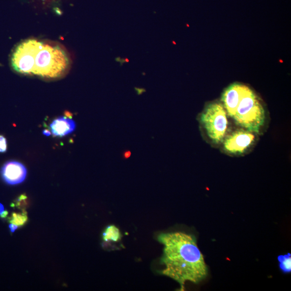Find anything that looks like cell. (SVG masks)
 <instances>
[{
    "instance_id": "obj_3",
    "label": "cell",
    "mask_w": 291,
    "mask_h": 291,
    "mask_svg": "<svg viewBox=\"0 0 291 291\" xmlns=\"http://www.w3.org/2000/svg\"><path fill=\"white\" fill-rule=\"evenodd\" d=\"M265 117L264 108L258 97L244 85L232 118L244 130L258 133L264 125Z\"/></svg>"
},
{
    "instance_id": "obj_7",
    "label": "cell",
    "mask_w": 291,
    "mask_h": 291,
    "mask_svg": "<svg viewBox=\"0 0 291 291\" xmlns=\"http://www.w3.org/2000/svg\"><path fill=\"white\" fill-rule=\"evenodd\" d=\"M76 122L71 118L61 116L54 119L50 124V132L55 137H63L73 132Z\"/></svg>"
},
{
    "instance_id": "obj_5",
    "label": "cell",
    "mask_w": 291,
    "mask_h": 291,
    "mask_svg": "<svg viewBox=\"0 0 291 291\" xmlns=\"http://www.w3.org/2000/svg\"><path fill=\"white\" fill-rule=\"evenodd\" d=\"M254 133L246 130L236 131L223 140V148L230 154H242L254 141Z\"/></svg>"
},
{
    "instance_id": "obj_6",
    "label": "cell",
    "mask_w": 291,
    "mask_h": 291,
    "mask_svg": "<svg viewBox=\"0 0 291 291\" xmlns=\"http://www.w3.org/2000/svg\"><path fill=\"white\" fill-rule=\"evenodd\" d=\"M27 174L25 167L20 162H6L1 169L3 180L9 185H16L25 181Z\"/></svg>"
},
{
    "instance_id": "obj_12",
    "label": "cell",
    "mask_w": 291,
    "mask_h": 291,
    "mask_svg": "<svg viewBox=\"0 0 291 291\" xmlns=\"http://www.w3.org/2000/svg\"><path fill=\"white\" fill-rule=\"evenodd\" d=\"M7 150V141L3 135H0V153H5Z\"/></svg>"
},
{
    "instance_id": "obj_17",
    "label": "cell",
    "mask_w": 291,
    "mask_h": 291,
    "mask_svg": "<svg viewBox=\"0 0 291 291\" xmlns=\"http://www.w3.org/2000/svg\"><path fill=\"white\" fill-rule=\"evenodd\" d=\"M4 211V207L1 203H0V214Z\"/></svg>"
},
{
    "instance_id": "obj_15",
    "label": "cell",
    "mask_w": 291,
    "mask_h": 291,
    "mask_svg": "<svg viewBox=\"0 0 291 291\" xmlns=\"http://www.w3.org/2000/svg\"><path fill=\"white\" fill-rule=\"evenodd\" d=\"M131 152H130V151H127V152H125V153H124V157L126 158V159H127V158H128V157L131 156Z\"/></svg>"
},
{
    "instance_id": "obj_4",
    "label": "cell",
    "mask_w": 291,
    "mask_h": 291,
    "mask_svg": "<svg viewBox=\"0 0 291 291\" xmlns=\"http://www.w3.org/2000/svg\"><path fill=\"white\" fill-rule=\"evenodd\" d=\"M200 121L212 142L218 144L223 141L228 130V114L222 104L212 103L204 108Z\"/></svg>"
},
{
    "instance_id": "obj_9",
    "label": "cell",
    "mask_w": 291,
    "mask_h": 291,
    "mask_svg": "<svg viewBox=\"0 0 291 291\" xmlns=\"http://www.w3.org/2000/svg\"><path fill=\"white\" fill-rule=\"evenodd\" d=\"M279 267L284 273H290L291 271V256L290 253L280 255L278 257Z\"/></svg>"
},
{
    "instance_id": "obj_1",
    "label": "cell",
    "mask_w": 291,
    "mask_h": 291,
    "mask_svg": "<svg viewBox=\"0 0 291 291\" xmlns=\"http://www.w3.org/2000/svg\"><path fill=\"white\" fill-rule=\"evenodd\" d=\"M158 240L164 246L161 273L177 281L184 290L187 281L198 284L208 275L204 257L193 235L182 232L163 233Z\"/></svg>"
},
{
    "instance_id": "obj_10",
    "label": "cell",
    "mask_w": 291,
    "mask_h": 291,
    "mask_svg": "<svg viewBox=\"0 0 291 291\" xmlns=\"http://www.w3.org/2000/svg\"><path fill=\"white\" fill-rule=\"evenodd\" d=\"M28 221V216L26 211H23L21 213H12L9 218V222L18 227H22L25 225Z\"/></svg>"
},
{
    "instance_id": "obj_2",
    "label": "cell",
    "mask_w": 291,
    "mask_h": 291,
    "mask_svg": "<svg viewBox=\"0 0 291 291\" xmlns=\"http://www.w3.org/2000/svg\"><path fill=\"white\" fill-rule=\"evenodd\" d=\"M71 63L61 46L36 39L21 42L11 56V65L16 72L44 78L62 77L69 71Z\"/></svg>"
},
{
    "instance_id": "obj_14",
    "label": "cell",
    "mask_w": 291,
    "mask_h": 291,
    "mask_svg": "<svg viewBox=\"0 0 291 291\" xmlns=\"http://www.w3.org/2000/svg\"><path fill=\"white\" fill-rule=\"evenodd\" d=\"M8 215V211H3L2 213L0 214V217L1 218H5Z\"/></svg>"
},
{
    "instance_id": "obj_8",
    "label": "cell",
    "mask_w": 291,
    "mask_h": 291,
    "mask_svg": "<svg viewBox=\"0 0 291 291\" xmlns=\"http://www.w3.org/2000/svg\"><path fill=\"white\" fill-rule=\"evenodd\" d=\"M121 238V233L115 225L108 226L103 233V239L105 242H117Z\"/></svg>"
},
{
    "instance_id": "obj_11",
    "label": "cell",
    "mask_w": 291,
    "mask_h": 291,
    "mask_svg": "<svg viewBox=\"0 0 291 291\" xmlns=\"http://www.w3.org/2000/svg\"><path fill=\"white\" fill-rule=\"evenodd\" d=\"M27 197L25 195H21V196L17 198V200L15 201V203L12 204L11 206L12 207H16L20 209H23L24 206L27 204Z\"/></svg>"
},
{
    "instance_id": "obj_13",
    "label": "cell",
    "mask_w": 291,
    "mask_h": 291,
    "mask_svg": "<svg viewBox=\"0 0 291 291\" xmlns=\"http://www.w3.org/2000/svg\"><path fill=\"white\" fill-rule=\"evenodd\" d=\"M9 229H10L11 233H13L14 232V231H15V230L17 229L18 227L17 225L14 224L10 223V225H9Z\"/></svg>"
},
{
    "instance_id": "obj_16",
    "label": "cell",
    "mask_w": 291,
    "mask_h": 291,
    "mask_svg": "<svg viewBox=\"0 0 291 291\" xmlns=\"http://www.w3.org/2000/svg\"><path fill=\"white\" fill-rule=\"evenodd\" d=\"M43 134L45 135H46V136H49L51 134V132H50V131H49L45 130L43 131Z\"/></svg>"
}]
</instances>
